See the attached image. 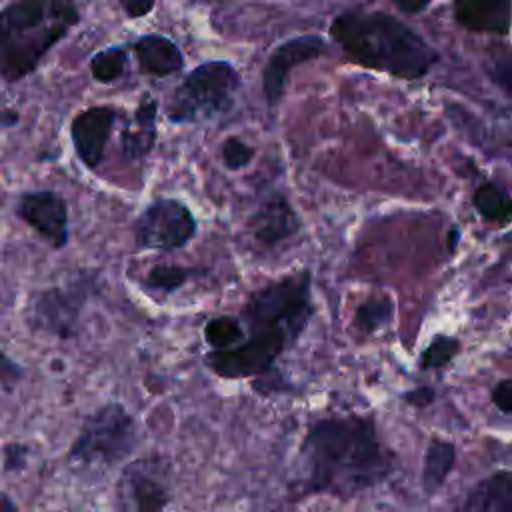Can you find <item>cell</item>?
Segmentation results:
<instances>
[{"label": "cell", "instance_id": "cell-1", "mask_svg": "<svg viewBox=\"0 0 512 512\" xmlns=\"http://www.w3.org/2000/svg\"><path fill=\"white\" fill-rule=\"evenodd\" d=\"M392 470L394 454L370 414H332L314 420L300 442L296 492L348 500L382 484Z\"/></svg>", "mask_w": 512, "mask_h": 512}, {"label": "cell", "instance_id": "cell-2", "mask_svg": "<svg viewBox=\"0 0 512 512\" xmlns=\"http://www.w3.org/2000/svg\"><path fill=\"white\" fill-rule=\"evenodd\" d=\"M312 276L286 274L254 290L238 312L242 342L228 350H208L204 366L222 380H260L274 372L278 358L296 344L312 318Z\"/></svg>", "mask_w": 512, "mask_h": 512}, {"label": "cell", "instance_id": "cell-3", "mask_svg": "<svg viewBox=\"0 0 512 512\" xmlns=\"http://www.w3.org/2000/svg\"><path fill=\"white\" fill-rule=\"evenodd\" d=\"M330 36L358 64L414 80L436 62V52L410 26L386 12L346 10L330 24Z\"/></svg>", "mask_w": 512, "mask_h": 512}, {"label": "cell", "instance_id": "cell-4", "mask_svg": "<svg viewBox=\"0 0 512 512\" xmlns=\"http://www.w3.org/2000/svg\"><path fill=\"white\" fill-rule=\"evenodd\" d=\"M80 22L76 0H12L0 10V78L18 82Z\"/></svg>", "mask_w": 512, "mask_h": 512}, {"label": "cell", "instance_id": "cell-5", "mask_svg": "<svg viewBox=\"0 0 512 512\" xmlns=\"http://www.w3.org/2000/svg\"><path fill=\"white\" fill-rule=\"evenodd\" d=\"M138 422L120 402H106L90 412L68 448V462L82 468H110L136 450Z\"/></svg>", "mask_w": 512, "mask_h": 512}, {"label": "cell", "instance_id": "cell-6", "mask_svg": "<svg viewBox=\"0 0 512 512\" xmlns=\"http://www.w3.org/2000/svg\"><path fill=\"white\" fill-rule=\"evenodd\" d=\"M240 74L228 60H208L196 66L170 96L166 116L174 124L214 120L234 108Z\"/></svg>", "mask_w": 512, "mask_h": 512}, {"label": "cell", "instance_id": "cell-7", "mask_svg": "<svg viewBox=\"0 0 512 512\" xmlns=\"http://www.w3.org/2000/svg\"><path fill=\"white\" fill-rule=\"evenodd\" d=\"M96 278L90 272L34 292L24 308L26 324L34 332L54 336L58 340L74 338L82 310L94 292Z\"/></svg>", "mask_w": 512, "mask_h": 512}, {"label": "cell", "instance_id": "cell-8", "mask_svg": "<svg viewBox=\"0 0 512 512\" xmlns=\"http://www.w3.org/2000/svg\"><path fill=\"white\" fill-rule=\"evenodd\" d=\"M172 502V470L158 456L130 460L112 494L114 512H164Z\"/></svg>", "mask_w": 512, "mask_h": 512}, {"label": "cell", "instance_id": "cell-9", "mask_svg": "<svg viewBox=\"0 0 512 512\" xmlns=\"http://www.w3.org/2000/svg\"><path fill=\"white\" fill-rule=\"evenodd\" d=\"M198 230L192 210L178 198L152 200L134 222V244L140 250L174 252L184 248Z\"/></svg>", "mask_w": 512, "mask_h": 512}, {"label": "cell", "instance_id": "cell-10", "mask_svg": "<svg viewBox=\"0 0 512 512\" xmlns=\"http://www.w3.org/2000/svg\"><path fill=\"white\" fill-rule=\"evenodd\" d=\"M324 50L326 42L320 36L304 34L288 38L270 52L262 68V92L270 108H276L280 104L292 68L318 58Z\"/></svg>", "mask_w": 512, "mask_h": 512}, {"label": "cell", "instance_id": "cell-11", "mask_svg": "<svg viewBox=\"0 0 512 512\" xmlns=\"http://www.w3.org/2000/svg\"><path fill=\"white\" fill-rule=\"evenodd\" d=\"M16 216L52 248H64L68 244V206L62 194L54 190L24 192L18 198Z\"/></svg>", "mask_w": 512, "mask_h": 512}, {"label": "cell", "instance_id": "cell-12", "mask_svg": "<svg viewBox=\"0 0 512 512\" xmlns=\"http://www.w3.org/2000/svg\"><path fill=\"white\" fill-rule=\"evenodd\" d=\"M118 110L114 106H90L78 112L70 124V140L80 162L94 170L106 154Z\"/></svg>", "mask_w": 512, "mask_h": 512}, {"label": "cell", "instance_id": "cell-13", "mask_svg": "<svg viewBox=\"0 0 512 512\" xmlns=\"http://www.w3.org/2000/svg\"><path fill=\"white\" fill-rule=\"evenodd\" d=\"M298 228H300V220L282 194H274L262 200L248 220L250 236L258 244L268 248L294 236Z\"/></svg>", "mask_w": 512, "mask_h": 512}, {"label": "cell", "instance_id": "cell-14", "mask_svg": "<svg viewBox=\"0 0 512 512\" xmlns=\"http://www.w3.org/2000/svg\"><path fill=\"white\" fill-rule=\"evenodd\" d=\"M142 74L166 78L184 68V56L172 38L162 34H142L132 44Z\"/></svg>", "mask_w": 512, "mask_h": 512}, {"label": "cell", "instance_id": "cell-15", "mask_svg": "<svg viewBox=\"0 0 512 512\" xmlns=\"http://www.w3.org/2000/svg\"><path fill=\"white\" fill-rule=\"evenodd\" d=\"M456 20L470 30L504 34L512 24L510 0H454Z\"/></svg>", "mask_w": 512, "mask_h": 512}, {"label": "cell", "instance_id": "cell-16", "mask_svg": "<svg viewBox=\"0 0 512 512\" xmlns=\"http://www.w3.org/2000/svg\"><path fill=\"white\" fill-rule=\"evenodd\" d=\"M156 116L158 102L152 96H142L130 124L122 132V154L134 162L148 156L156 144Z\"/></svg>", "mask_w": 512, "mask_h": 512}, {"label": "cell", "instance_id": "cell-17", "mask_svg": "<svg viewBox=\"0 0 512 512\" xmlns=\"http://www.w3.org/2000/svg\"><path fill=\"white\" fill-rule=\"evenodd\" d=\"M456 512H512V470H496L482 478Z\"/></svg>", "mask_w": 512, "mask_h": 512}, {"label": "cell", "instance_id": "cell-18", "mask_svg": "<svg viewBox=\"0 0 512 512\" xmlns=\"http://www.w3.org/2000/svg\"><path fill=\"white\" fill-rule=\"evenodd\" d=\"M456 464V446L450 440L432 438L426 446L422 460L420 484L426 496H434L446 482Z\"/></svg>", "mask_w": 512, "mask_h": 512}, {"label": "cell", "instance_id": "cell-19", "mask_svg": "<svg viewBox=\"0 0 512 512\" xmlns=\"http://www.w3.org/2000/svg\"><path fill=\"white\" fill-rule=\"evenodd\" d=\"M198 268H188V266H178V264H156L152 266L144 280L142 286L150 294H172L178 288H182L190 278L198 276Z\"/></svg>", "mask_w": 512, "mask_h": 512}, {"label": "cell", "instance_id": "cell-20", "mask_svg": "<svg viewBox=\"0 0 512 512\" xmlns=\"http://www.w3.org/2000/svg\"><path fill=\"white\" fill-rule=\"evenodd\" d=\"M244 330L238 314H220L210 318L204 324V342L208 344V350H228L242 342Z\"/></svg>", "mask_w": 512, "mask_h": 512}, {"label": "cell", "instance_id": "cell-21", "mask_svg": "<svg viewBox=\"0 0 512 512\" xmlns=\"http://www.w3.org/2000/svg\"><path fill=\"white\" fill-rule=\"evenodd\" d=\"M476 210L494 222H506L512 218V198L496 184L486 182L474 192Z\"/></svg>", "mask_w": 512, "mask_h": 512}, {"label": "cell", "instance_id": "cell-22", "mask_svg": "<svg viewBox=\"0 0 512 512\" xmlns=\"http://www.w3.org/2000/svg\"><path fill=\"white\" fill-rule=\"evenodd\" d=\"M126 64H128L126 48L110 46V48L98 50L90 58V76L100 84H112L126 72Z\"/></svg>", "mask_w": 512, "mask_h": 512}, {"label": "cell", "instance_id": "cell-23", "mask_svg": "<svg viewBox=\"0 0 512 512\" xmlns=\"http://www.w3.org/2000/svg\"><path fill=\"white\" fill-rule=\"evenodd\" d=\"M460 350V342L452 336H446V334H438L420 354V360H418V366L420 370H438V368H444L448 366L456 354Z\"/></svg>", "mask_w": 512, "mask_h": 512}, {"label": "cell", "instance_id": "cell-24", "mask_svg": "<svg viewBox=\"0 0 512 512\" xmlns=\"http://www.w3.org/2000/svg\"><path fill=\"white\" fill-rule=\"evenodd\" d=\"M392 318V302L388 298H370L366 302H362L356 310L354 316V324L362 330V332H376L378 328H382L384 324H388Z\"/></svg>", "mask_w": 512, "mask_h": 512}, {"label": "cell", "instance_id": "cell-25", "mask_svg": "<svg viewBox=\"0 0 512 512\" xmlns=\"http://www.w3.org/2000/svg\"><path fill=\"white\" fill-rule=\"evenodd\" d=\"M220 158L228 170H240L252 162L254 148L250 144H246L244 140L230 136L220 146Z\"/></svg>", "mask_w": 512, "mask_h": 512}, {"label": "cell", "instance_id": "cell-26", "mask_svg": "<svg viewBox=\"0 0 512 512\" xmlns=\"http://www.w3.org/2000/svg\"><path fill=\"white\" fill-rule=\"evenodd\" d=\"M24 378V366L0 350V386L4 390L16 388Z\"/></svg>", "mask_w": 512, "mask_h": 512}, {"label": "cell", "instance_id": "cell-27", "mask_svg": "<svg viewBox=\"0 0 512 512\" xmlns=\"http://www.w3.org/2000/svg\"><path fill=\"white\" fill-rule=\"evenodd\" d=\"M490 400L502 414L512 416V378L498 380L490 392Z\"/></svg>", "mask_w": 512, "mask_h": 512}, {"label": "cell", "instance_id": "cell-28", "mask_svg": "<svg viewBox=\"0 0 512 512\" xmlns=\"http://www.w3.org/2000/svg\"><path fill=\"white\" fill-rule=\"evenodd\" d=\"M26 456H28V446L24 444H6L2 448V468L4 472H14L22 470L26 466Z\"/></svg>", "mask_w": 512, "mask_h": 512}, {"label": "cell", "instance_id": "cell-29", "mask_svg": "<svg viewBox=\"0 0 512 512\" xmlns=\"http://www.w3.org/2000/svg\"><path fill=\"white\" fill-rule=\"evenodd\" d=\"M434 398H436V392L432 386H416L402 394V400L414 408H426L434 402Z\"/></svg>", "mask_w": 512, "mask_h": 512}, {"label": "cell", "instance_id": "cell-30", "mask_svg": "<svg viewBox=\"0 0 512 512\" xmlns=\"http://www.w3.org/2000/svg\"><path fill=\"white\" fill-rule=\"evenodd\" d=\"M490 74L512 96V62L510 60H496L494 58Z\"/></svg>", "mask_w": 512, "mask_h": 512}, {"label": "cell", "instance_id": "cell-31", "mask_svg": "<svg viewBox=\"0 0 512 512\" xmlns=\"http://www.w3.org/2000/svg\"><path fill=\"white\" fill-rule=\"evenodd\" d=\"M120 8L126 12L130 18H142L152 12L156 0H118Z\"/></svg>", "mask_w": 512, "mask_h": 512}, {"label": "cell", "instance_id": "cell-32", "mask_svg": "<svg viewBox=\"0 0 512 512\" xmlns=\"http://www.w3.org/2000/svg\"><path fill=\"white\" fill-rule=\"evenodd\" d=\"M430 0H394V4L404 10V12H410V14H416V12H422L426 6H428Z\"/></svg>", "mask_w": 512, "mask_h": 512}, {"label": "cell", "instance_id": "cell-33", "mask_svg": "<svg viewBox=\"0 0 512 512\" xmlns=\"http://www.w3.org/2000/svg\"><path fill=\"white\" fill-rule=\"evenodd\" d=\"M20 122V114L12 108H4L0 110V128H12Z\"/></svg>", "mask_w": 512, "mask_h": 512}, {"label": "cell", "instance_id": "cell-34", "mask_svg": "<svg viewBox=\"0 0 512 512\" xmlns=\"http://www.w3.org/2000/svg\"><path fill=\"white\" fill-rule=\"evenodd\" d=\"M0 512H20L18 504L12 500V496L8 492H4L0 488Z\"/></svg>", "mask_w": 512, "mask_h": 512}]
</instances>
